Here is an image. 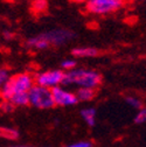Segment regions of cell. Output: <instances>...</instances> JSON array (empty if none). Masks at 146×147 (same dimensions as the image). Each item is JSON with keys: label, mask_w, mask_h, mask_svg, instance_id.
I'll return each instance as SVG.
<instances>
[{"label": "cell", "mask_w": 146, "mask_h": 147, "mask_svg": "<svg viewBox=\"0 0 146 147\" xmlns=\"http://www.w3.org/2000/svg\"><path fill=\"white\" fill-rule=\"evenodd\" d=\"M71 54L77 59H87L98 56V55H101V51L97 48L93 47H76L71 50Z\"/></svg>", "instance_id": "8"}, {"label": "cell", "mask_w": 146, "mask_h": 147, "mask_svg": "<svg viewBox=\"0 0 146 147\" xmlns=\"http://www.w3.org/2000/svg\"><path fill=\"white\" fill-rule=\"evenodd\" d=\"M125 100H126V103L129 104V105H131L132 107H135V109H137V110H140V109L144 107V103H143V100L139 99V98H137V97L127 96V97L125 98Z\"/></svg>", "instance_id": "14"}, {"label": "cell", "mask_w": 146, "mask_h": 147, "mask_svg": "<svg viewBox=\"0 0 146 147\" xmlns=\"http://www.w3.org/2000/svg\"><path fill=\"white\" fill-rule=\"evenodd\" d=\"M40 36L50 47V46H61L69 42L71 39L75 38V34L74 32H71L69 29L59 28V29H53V30L42 33L40 34Z\"/></svg>", "instance_id": "6"}, {"label": "cell", "mask_w": 146, "mask_h": 147, "mask_svg": "<svg viewBox=\"0 0 146 147\" xmlns=\"http://www.w3.org/2000/svg\"><path fill=\"white\" fill-rule=\"evenodd\" d=\"M15 107H22L29 105V98H28V92H15L13 96L8 99Z\"/></svg>", "instance_id": "10"}, {"label": "cell", "mask_w": 146, "mask_h": 147, "mask_svg": "<svg viewBox=\"0 0 146 147\" xmlns=\"http://www.w3.org/2000/svg\"><path fill=\"white\" fill-rule=\"evenodd\" d=\"M81 116L88 126L93 127L96 124V110L94 107H87L81 110Z\"/></svg>", "instance_id": "11"}, {"label": "cell", "mask_w": 146, "mask_h": 147, "mask_svg": "<svg viewBox=\"0 0 146 147\" xmlns=\"http://www.w3.org/2000/svg\"><path fill=\"white\" fill-rule=\"evenodd\" d=\"M64 75L66 71L63 70H48L35 75L34 81L36 85L51 89L54 86H59L60 84H62Z\"/></svg>", "instance_id": "5"}, {"label": "cell", "mask_w": 146, "mask_h": 147, "mask_svg": "<svg viewBox=\"0 0 146 147\" xmlns=\"http://www.w3.org/2000/svg\"><path fill=\"white\" fill-rule=\"evenodd\" d=\"M0 138L5 140H18L19 139V131H16L15 128L7 127V126H0Z\"/></svg>", "instance_id": "12"}, {"label": "cell", "mask_w": 146, "mask_h": 147, "mask_svg": "<svg viewBox=\"0 0 146 147\" xmlns=\"http://www.w3.org/2000/svg\"><path fill=\"white\" fill-rule=\"evenodd\" d=\"M145 120H146V110H145V107H143V109L139 110L138 113L136 115V117H135V123L139 125V124H144Z\"/></svg>", "instance_id": "17"}, {"label": "cell", "mask_w": 146, "mask_h": 147, "mask_svg": "<svg viewBox=\"0 0 146 147\" xmlns=\"http://www.w3.org/2000/svg\"><path fill=\"white\" fill-rule=\"evenodd\" d=\"M15 110V106L7 99H1L0 102V112L3 113H12L14 112Z\"/></svg>", "instance_id": "13"}, {"label": "cell", "mask_w": 146, "mask_h": 147, "mask_svg": "<svg viewBox=\"0 0 146 147\" xmlns=\"http://www.w3.org/2000/svg\"><path fill=\"white\" fill-rule=\"evenodd\" d=\"M72 3H77V4H82V3H85L88 0H71Z\"/></svg>", "instance_id": "21"}, {"label": "cell", "mask_w": 146, "mask_h": 147, "mask_svg": "<svg viewBox=\"0 0 146 147\" xmlns=\"http://www.w3.org/2000/svg\"><path fill=\"white\" fill-rule=\"evenodd\" d=\"M12 147H34L30 145H18V146H12Z\"/></svg>", "instance_id": "22"}, {"label": "cell", "mask_w": 146, "mask_h": 147, "mask_svg": "<svg viewBox=\"0 0 146 147\" xmlns=\"http://www.w3.org/2000/svg\"><path fill=\"white\" fill-rule=\"evenodd\" d=\"M47 6H48V4L46 0H35L33 4V8L36 12H43L45 9H47Z\"/></svg>", "instance_id": "16"}, {"label": "cell", "mask_w": 146, "mask_h": 147, "mask_svg": "<svg viewBox=\"0 0 146 147\" xmlns=\"http://www.w3.org/2000/svg\"><path fill=\"white\" fill-rule=\"evenodd\" d=\"M64 147H93V142L89 141V140H84V141H77L74 144H70L68 146Z\"/></svg>", "instance_id": "18"}, {"label": "cell", "mask_w": 146, "mask_h": 147, "mask_svg": "<svg viewBox=\"0 0 146 147\" xmlns=\"http://www.w3.org/2000/svg\"><path fill=\"white\" fill-rule=\"evenodd\" d=\"M51 90V95H53V99L54 103H55V106H72V105H76L78 103L75 94L70 92V91L64 90L61 86H54L50 89Z\"/></svg>", "instance_id": "7"}, {"label": "cell", "mask_w": 146, "mask_h": 147, "mask_svg": "<svg viewBox=\"0 0 146 147\" xmlns=\"http://www.w3.org/2000/svg\"><path fill=\"white\" fill-rule=\"evenodd\" d=\"M4 38L7 39V40H9V39H12V34L9 32H4Z\"/></svg>", "instance_id": "20"}, {"label": "cell", "mask_w": 146, "mask_h": 147, "mask_svg": "<svg viewBox=\"0 0 146 147\" xmlns=\"http://www.w3.org/2000/svg\"><path fill=\"white\" fill-rule=\"evenodd\" d=\"M34 84V75L30 72H20L9 76V78L0 88V98L8 100L15 92H28Z\"/></svg>", "instance_id": "2"}, {"label": "cell", "mask_w": 146, "mask_h": 147, "mask_svg": "<svg viewBox=\"0 0 146 147\" xmlns=\"http://www.w3.org/2000/svg\"><path fill=\"white\" fill-rule=\"evenodd\" d=\"M28 98H29V105L39 110H49L55 106L51 90L49 88L34 84L32 89L28 91Z\"/></svg>", "instance_id": "3"}, {"label": "cell", "mask_w": 146, "mask_h": 147, "mask_svg": "<svg viewBox=\"0 0 146 147\" xmlns=\"http://www.w3.org/2000/svg\"><path fill=\"white\" fill-rule=\"evenodd\" d=\"M76 65H77L76 60H66V61H63L62 64H61L63 71H64V70H66V71L74 70V69H76Z\"/></svg>", "instance_id": "15"}, {"label": "cell", "mask_w": 146, "mask_h": 147, "mask_svg": "<svg viewBox=\"0 0 146 147\" xmlns=\"http://www.w3.org/2000/svg\"><path fill=\"white\" fill-rule=\"evenodd\" d=\"M96 95H97V89H91V88H78L75 94L78 102H90L96 97Z\"/></svg>", "instance_id": "9"}, {"label": "cell", "mask_w": 146, "mask_h": 147, "mask_svg": "<svg viewBox=\"0 0 146 147\" xmlns=\"http://www.w3.org/2000/svg\"><path fill=\"white\" fill-rule=\"evenodd\" d=\"M9 78V72L7 69H0V88Z\"/></svg>", "instance_id": "19"}, {"label": "cell", "mask_w": 146, "mask_h": 147, "mask_svg": "<svg viewBox=\"0 0 146 147\" xmlns=\"http://www.w3.org/2000/svg\"><path fill=\"white\" fill-rule=\"evenodd\" d=\"M124 3V0H88L87 9L93 14L105 15L120 9Z\"/></svg>", "instance_id": "4"}, {"label": "cell", "mask_w": 146, "mask_h": 147, "mask_svg": "<svg viewBox=\"0 0 146 147\" xmlns=\"http://www.w3.org/2000/svg\"><path fill=\"white\" fill-rule=\"evenodd\" d=\"M102 82L103 77L96 70L74 69L66 72L62 84H76L80 88L98 89Z\"/></svg>", "instance_id": "1"}, {"label": "cell", "mask_w": 146, "mask_h": 147, "mask_svg": "<svg viewBox=\"0 0 146 147\" xmlns=\"http://www.w3.org/2000/svg\"><path fill=\"white\" fill-rule=\"evenodd\" d=\"M11 147H12V146H11Z\"/></svg>", "instance_id": "23"}]
</instances>
